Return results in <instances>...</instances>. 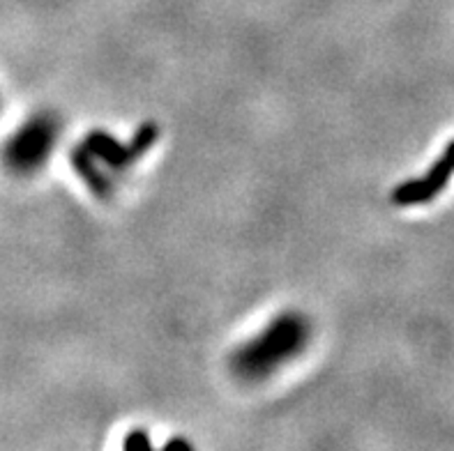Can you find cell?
<instances>
[{
  "mask_svg": "<svg viewBox=\"0 0 454 451\" xmlns=\"http://www.w3.org/2000/svg\"><path fill=\"white\" fill-rule=\"evenodd\" d=\"M311 323L300 311H284L231 354V371L245 383H263L309 346Z\"/></svg>",
  "mask_w": 454,
  "mask_h": 451,
  "instance_id": "1",
  "label": "cell"
},
{
  "mask_svg": "<svg viewBox=\"0 0 454 451\" xmlns=\"http://www.w3.org/2000/svg\"><path fill=\"white\" fill-rule=\"evenodd\" d=\"M60 129H63L60 118L51 111L30 115L28 121L7 138L3 148V161L7 168L17 175H30L40 171L56 150Z\"/></svg>",
  "mask_w": 454,
  "mask_h": 451,
  "instance_id": "2",
  "label": "cell"
},
{
  "mask_svg": "<svg viewBox=\"0 0 454 451\" xmlns=\"http://www.w3.org/2000/svg\"><path fill=\"white\" fill-rule=\"evenodd\" d=\"M157 138H160V127H157L155 122H145V125L138 127V132L134 134L132 144H121V141L115 136H111L109 132H104V129H92V132L86 134L81 148L88 150L99 164L111 168L114 173H122L132 164H137L145 152H150L153 145L157 144Z\"/></svg>",
  "mask_w": 454,
  "mask_h": 451,
  "instance_id": "3",
  "label": "cell"
},
{
  "mask_svg": "<svg viewBox=\"0 0 454 451\" xmlns=\"http://www.w3.org/2000/svg\"><path fill=\"white\" fill-rule=\"evenodd\" d=\"M454 173V141H450L448 148L443 150L441 159L432 166V171L427 173L420 180H409V183L399 184L392 191V203L395 206L409 207V206H420V203H429L436 198L445 189V184L452 180Z\"/></svg>",
  "mask_w": 454,
  "mask_h": 451,
  "instance_id": "4",
  "label": "cell"
},
{
  "mask_svg": "<svg viewBox=\"0 0 454 451\" xmlns=\"http://www.w3.org/2000/svg\"><path fill=\"white\" fill-rule=\"evenodd\" d=\"M69 164H72L76 175L81 177V183L86 184L98 198H109V196L114 194V180L104 173L102 164H99L88 150H83L81 145L72 150V154H69Z\"/></svg>",
  "mask_w": 454,
  "mask_h": 451,
  "instance_id": "5",
  "label": "cell"
},
{
  "mask_svg": "<svg viewBox=\"0 0 454 451\" xmlns=\"http://www.w3.org/2000/svg\"><path fill=\"white\" fill-rule=\"evenodd\" d=\"M122 447H125L127 451H148L153 449V440H150V435L145 433L144 429H134L127 433Z\"/></svg>",
  "mask_w": 454,
  "mask_h": 451,
  "instance_id": "6",
  "label": "cell"
},
{
  "mask_svg": "<svg viewBox=\"0 0 454 451\" xmlns=\"http://www.w3.org/2000/svg\"><path fill=\"white\" fill-rule=\"evenodd\" d=\"M173 447H183V449H192V445L187 440H171V442H167V449H173Z\"/></svg>",
  "mask_w": 454,
  "mask_h": 451,
  "instance_id": "7",
  "label": "cell"
}]
</instances>
